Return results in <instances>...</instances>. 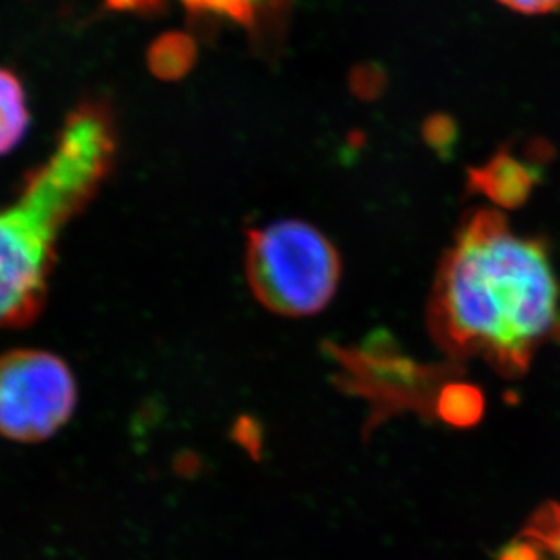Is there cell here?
Returning a JSON list of instances; mask_svg holds the SVG:
<instances>
[{
  "label": "cell",
  "instance_id": "6da1fadb",
  "mask_svg": "<svg viewBox=\"0 0 560 560\" xmlns=\"http://www.w3.org/2000/svg\"><path fill=\"white\" fill-rule=\"evenodd\" d=\"M429 325L450 358L524 374L560 336V285L546 245L493 209L468 214L439 264Z\"/></svg>",
  "mask_w": 560,
  "mask_h": 560
},
{
  "label": "cell",
  "instance_id": "7a4b0ae2",
  "mask_svg": "<svg viewBox=\"0 0 560 560\" xmlns=\"http://www.w3.org/2000/svg\"><path fill=\"white\" fill-rule=\"evenodd\" d=\"M115 154L112 112L98 102L80 104L54 153L0 209V327H26L40 316L60 236L95 198Z\"/></svg>",
  "mask_w": 560,
  "mask_h": 560
},
{
  "label": "cell",
  "instance_id": "3957f363",
  "mask_svg": "<svg viewBox=\"0 0 560 560\" xmlns=\"http://www.w3.org/2000/svg\"><path fill=\"white\" fill-rule=\"evenodd\" d=\"M245 278L267 311L283 317L312 316L332 300L341 278V259L316 228L285 220L250 231Z\"/></svg>",
  "mask_w": 560,
  "mask_h": 560
},
{
  "label": "cell",
  "instance_id": "277c9868",
  "mask_svg": "<svg viewBox=\"0 0 560 560\" xmlns=\"http://www.w3.org/2000/svg\"><path fill=\"white\" fill-rule=\"evenodd\" d=\"M79 386L68 363L37 349L0 355V435L40 443L73 418Z\"/></svg>",
  "mask_w": 560,
  "mask_h": 560
},
{
  "label": "cell",
  "instance_id": "5b68a950",
  "mask_svg": "<svg viewBox=\"0 0 560 560\" xmlns=\"http://www.w3.org/2000/svg\"><path fill=\"white\" fill-rule=\"evenodd\" d=\"M471 186L501 206L523 203L535 186V171L512 154H498L471 173Z\"/></svg>",
  "mask_w": 560,
  "mask_h": 560
},
{
  "label": "cell",
  "instance_id": "8992f818",
  "mask_svg": "<svg viewBox=\"0 0 560 560\" xmlns=\"http://www.w3.org/2000/svg\"><path fill=\"white\" fill-rule=\"evenodd\" d=\"M499 560H560V504L540 506Z\"/></svg>",
  "mask_w": 560,
  "mask_h": 560
},
{
  "label": "cell",
  "instance_id": "52a82bcc",
  "mask_svg": "<svg viewBox=\"0 0 560 560\" xmlns=\"http://www.w3.org/2000/svg\"><path fill=\"white\" fill-rule=\"evenodd\" d=\"M27 124L26 93L15 74L0 68V156L21 142Z\"/></svg>",
  "mask_w": 560,
  "mask_h": 560
},
{
  "label": "cell",
  "instance_id": "ba28073f",
  "mask_svg": "<svg viewBox=\"0 0 560 560\" xmlns=\"http://www.w3.org/2000/svg\"><path fill=\"white\" fill-rule=\"evenodd\" d=\"M190 8L222 13L240 22H253L258 8H264L267 0H184Z\"/></svg>",
  "mask_w": 560,
  "mask_h": 560
},
{
  "label": "cell",
  "instance_id": "9c48e42d",
  "mask_svg": "<svg viewBox=\"0 0 560 560\" xmlns=\"http://www.w3.org/2000/svg\"><path fill=\"white\" fill-rule=\"evenodd\" d=\"M508 10L524 13V15H545L560 10V0H499Z\"/></svg>",
  "mask_w": 560,
  "mask_h": 560
},
{
  "label": "cell",
  "instance_id": "30bf717a",
  "mask_svg": "<svg viewBox=\"0 0 560 560\" xmlns=\"http://www.w3.org/2000/svg\"><path fill=\"white\" fill-rule=\"evenodd\" d=\"M159 57H171V54H165L164 49H159ZM180 60V62L186 63V60L176 59V57H173V74H175L176 71V63Z\"/></svg>",
  "mask_w": 560,
  "mask_h": 560
}]
</instances>
